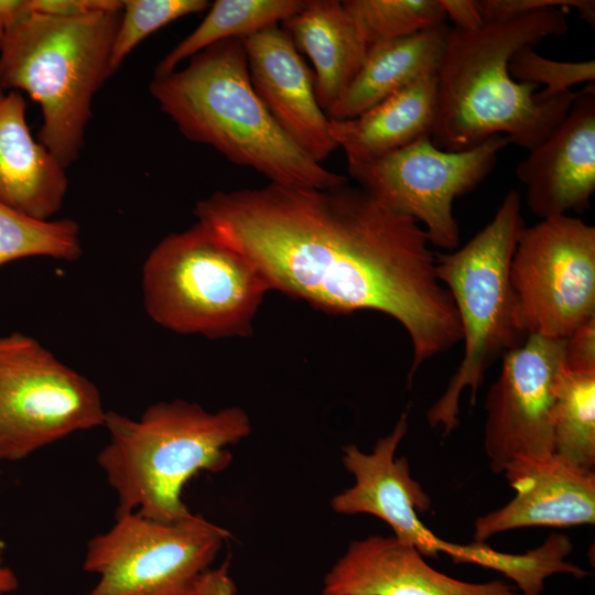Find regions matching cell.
Masks as SVG:
<instances>
[{
  "label": "cell",
  "mask_w": 595,
  "mask_h": 595,
  "mask_svg": "<svg viewBox=\"0 0 595 595\" xmlns=\"http://www.w3.org/2000/svg\"><path fill=\"white\" fill-rule=\"evenodd\" d=\"M251 84L283 131L322 163L338 147L315 95L314 73L291 36L272 25L242 39Z\"/></svg>",
  "instance_id": "15"
},
{
  "label": "cell",
  "mask_w": 595,
  "mask_h": 595,
  "mask_svg": "<svg viewBox=\"0 0 595 595\" xmlns=\"http://www.w3.org/2000/svg\"><path fill=\"white\" fill-rule=\"evenodd\" d=\"M408 432V413L403 412L392 431L379 439L371 453L349 444L342 461L355 484L332 499L335 512L367 513L385 521L393 536L414 547L423 556L436 558L447 541L434 534L419 518L430 510L432 501L410 473L405 456L396 453Z\"/></svg>",
  "instance_id": "13"
},
{
  "label": "cell",
  "mask_w": 595,
  "mask_h": 595,
  "mask_svg": "<svg viewBox=\"0 0 595 595\" xmlns=\"http://www.w3.org/2000/svg\"><path fill=\"white\" fill-rule=\"evenodd\" d=\"M104 426L109 442L97 459L117 495V510L161 522L191 517L184 486L201 472L226 469L232 459L227 447L251 432L238 407L209 412L184 400L151 404L138 420L107 411Z\"/></svg>",
  "instance_id": "4"
},
{
  "label": "cell",
  "mask_w": 595,
  "mask_h": 595,
  "mask_svg": "<svg viewBox=\"0 0 595 595\" xmlns=\"http://www.w3.org/2000/svg\"><path fill=\"white\" fill-rule=\"evenodd\" d=\"M121 11L31 12L3 32L0 89L25 91L40 105L37 141L65 169L78 159L94 96L112 75L110 54Z\"/></svg>",
  "instance_id": "5"
},
{
  "label": "cell",
  "mask_w": 595,
  "mask_h": 595,
  "mask_svg": "<svg viewBox=\"0 0 595 595\" xmlns=\"http://www.w3.org/2000/svg\"><path fill=\"white\" fill-rule=\"evenodd\" d=\"M228 537L194 513L161 522L117 510L113 526L87 543L83 569L98 582L85 595H196Z\"/></svg>",
  "instance_id": "8"
},
{
  "label": "cell",
  "mask_w": 595,
  "mask_h": 595,
  "mask_svg": "<svg viewBox=\"0 0 595 595\" xmlns=\"http://www.w3.org/2000/svg\"><path fill=\"white\" fill-rule=\"evenodd\" d=\"M564 8L530 12L477 30L450 28L436 73V117L432 142L450 152L475 148L501 134L520 148L540 145L564 119L577 91L551 99L538 86L515 80L513 54L567 32Z\"/></svg>",
  "instance_id": "2"
},
{
  "label": "cell",
  "mask_w": 595,
  "mask_h": 595,
  "mask_svg": "<svg viewBox=\"0 0 595 595\" xmlns=\"http://www.w3.org/2000/svg\"><path fill=\"white\" fill-rule=\"evenodd\" d=\"M193 213L246 256L270 290L328 314L372 310L400 323L412 344L409 387L426 360L463 338L424 229L360 187L217 191Z\"/></svg>",
  "instance_id": "1"
},
{
  "label": "cell",
  "mask_w": 595,
  "mask_h": 595,
  "mask_svg": "<svg viewBox=\"0 0 595 595\" xmlns=\"http://www.w3.org/2000/svg\"><path fill=\"white\" fill-rule=\"evenodd\" d=\"M565 339L530 334L506 353L486 403L484 450L490 469L553 454L552 411Z\"/></svg>",
  "instance_id": "12"
},
{
  "label": "cell",
  "mask_w": 595,
  "mask_h": 595,
  "mask_svg": "<svg viewBox=\"0 0 595 595\" xmlns=\"http://www.w3.org/2000/svg\"><path fill=\"white\" fill-rule=\"evenodd\" d=\"M282 24L298 51L311 60L316 99L326 112L358 74L369 46L338 0H307Z\"/></svg>",
  "instance_id": "20"
},
{
  "label": "cell",
  "mask_w": 595,
  "mask_h": 595,
  "mask_svg": "<svg viewBox=\"0 0 595 595\" xmlns=\"http://www.w3.org/2000/svg\"><path fill=\"white\" fill-rule=\"evenodd\" d=\"M574 545L563 533H551L542 544L524 553H507L486 542L459 544L450 542L445 554L456 564H474L501 573L512 581L521 595H541L548 577L566 573L577 580L589 572L566 560Z\"/></svg>",
  "instance_id": "23"
},
{
  "label": "cell",
  "mask_w": 595,
  "mask_h": 595,
  "mask_svg": "<svg viewBox=\"0 0 595 595\" xmlns=\"http://www.w3.org/2000/svg\"><path fill=\"white\" fill-rule=\"evenodd\" d=\"M521 198L509 191L494 218L455 250L435 253V271L450 292L464 340L463 359L443 394L430 407L431 428L450 435L459 424V402L468 389L474 405L485 374L528 337L520 325L510 282V262L524 227Z\"/></svg>",
  "instance_id": "6"
},
{
  "label": "cell",
  "mask_w": 595,
  "mask_h": 595,
  "mask_svg": "<svg viewBox=\"0 0 595 595\" xmlns=\"http://www.w3.org/2000/svg\"><path fill=\"white\" fill-rule=\"evenodd\" d=\"M553 454L595 468V372L562 369L552 411Z\"/></svg>",
  "instance_id": "24"
},
{
  "label": "cell",
  "mask_w": 595,
  "mask_h": 595,
  "mask_svg": "<svg viewBox=\"0 0 595 595\" xmlns=\"http://www.w3.org/2000/svg\"><path fill=\"white\" fill-rule=\"evenodd\" d=\"M322 595H519L502 580L466 582L429 565L394 536L353 541L324 577Z\"/></svg>",
  "instance_id": "17"
},
{
  "label": "cell",
  "mask_w": 595,
  "mask_h": 595,
  "mask_svg": "<svg viewBox=\"0 0 595 595\" xmlns=\"http://www.w3.org/2000/svg\"><path fill=\"white\" fill-rule=\"evenodd\" d=\"M478 3L485 24L550 8H574L589 25L595 24L594 0H480Z\"/></svg>",
  "instance_id": "29"
},
{
  "label": "cell",
  "mask_w": 595,
  "mask_h": 595,
  "mask_svg": "<svg viewBox=\"0 0 595 595\" xmlns=\"http://www.w3.org/2000/svg\"><path fill=\"white\" fill-rule=\"evenodd\" d=\"M509 143L497 134L475 148L450 152L425 137L381 159L350 164L348 172L379 203L423 224L431 245L452 251L461 240L454 201L487 177Z\"/></svg>",
  "instance_id": "11"
},
{
  "label": "cell",
  "mask_w": 595,
  "mask_h": 595,
  "mask_svg": "<svg viewBox=\"0 0 595 595\" xmlns=\"http://www.w3.org/2000/svg\"><path fill=\"white\" fill-rule=\"evenodd\" d=\"M511 77L523 84H531L543 89L537 93L541 100L551 99L571 90L582 83H594L595 61L561 62L547 58L533 47H523L516 52L509 62Z\"/></svg>",
  "instance_id": "28"
},
{
  "label": "cell",
  "mask_w": 595,
  "mask_h": 595,
  "mask_svg": "<svg viewBox=\"0 0 595 595\" xmlns=\"http://www.w3.org/2000/svg\"><path fill=\"white\" fill-rule=\"evenodd\" d=\"M149 89L188 140L270 183L311 188L347 183L300 148L267 110L251 84L242 39L208 46L182 69L154 77Z\"/></svg>",
  "instance_id": "3"
},
{
  "label": "cell",
  "mask_w": 595,
  "mask_h": 595,
  "mask_svg": "<svg viewBox=\"0 0 595 595\" xmlns=\"http://www.w3.org/2000/svg\"><path fill=\"white\" fill-rule=\"evenodd\" d=\"M3 32H4V28L3 25L0 23V46H1V41H2V36H3ZM6 97V94L3 93V90L0 89V104L2 102V100L4 99Z\"/></svg>",
  "instance_id": "36"
},
{
  "label": "cell",
  "mask_w": 595,
  "mask_h": 595,
  "mask_svg": "<svg viewBox=\"0 0 595 595\" xmlns=\"http://www.w3.org/2000/svg\"><path fill=\"white\" fill-rule=\"evenodd\" d=\"M448 31L450 26L445 23L369 46L358 74L325 112L327 118H356L420 78L436 75Z\"/></svg>",
  "instance_id": "21"
},
{
  "label": "cell",
  "mask_w": 595,
  "mask_h": 595,
  "mask_svg": "<svg viewBox=\"0 0 595 595\" xmlns=\"http://www.w3.org/2000/svg\"><path fill=\"white\" fill-rule=\"evenodd\" d=\"M502 474L516 496L475 520L474 542L521 528L594 524V470L552 454L515 462Z\"/></svg>",
  "instance_id": "16"
},
{
  "label": "cell",
  "mask_w": 595,
  "mask_h": 595,
  "mask_svg": "<svg viewBox=\"0 0 595 595\" xmlns=\"http://www.w3.org/2000/svg\"><path fill=\"white\" fill-rule=\"evenodd\" d=\"M18 587V578L14 572L0 565V595L13 592Z\"/></svg>",
  "instance_id": "35"
},
{
  "label": "cell",
  "mask_w": 595,
  "mask_h": 595,
  "mask_svg": "<svg viewBox=\"0 0 595 595\" xmlns=\"http://www.w3.org/2000/svg\"><path fill=\"white\" fill-rule=\"evenodd\" d=\"M307 0H216L202 22L158 64L154 77L165 76L201 51L229 39H245L279 25L306 4Z\"/></svg>",
  "instance_id": "22"
},
{
  "label": "cell",
  "mask_w": 595,
  "mask_h": 595,
  "mask_svg": "<svg viewBox=\"0 0 595 595\" xmlns=\"http://www.w3.org/2000/svg\"><path fill=\"white\" fill-rule=\"evenodd\" d=\"M26 102L10 91L0 104V202L40 219L60 212L68 190L65 167L29 129Z\"/></svg>",
  "instance_id": "18"
},
{
  "label": "cell",
  "mask_w": 595,
  "mask_h": 595,
  "mask_svg": "<svg viewBox=\"0 0 595 595\" xmlns=\"http://www.w3.org/2000/svg\"><path fill=\"white\" fill-rule=\"evenodd\" d=\"M207 0H125L110 54L113 74L144 39L169 23L205 11Z\"/></svg>",
  "instance_id": "27"
},
{
  "label": "cell",
  "mask_w": 595,
  "mask_h": 595,
  "mask_svg": "<svg viewBox=\"0 0 595 595\" xmlns=\"http://www.w3.org/2000/svg\"><path fill=\"white\" fill-rule=\"evenodd\" d=\"M30 13L29 0H0V23L4 30Z\"/></svg>",
  "instance_id": "34"
},
{
  "label": "cell",
  "mask_w": 595,
  "mask_h": 595,
  "mask_svg": "<svg viewBox=\"0 0 595 595\" xmlns=\"http://www.w3.org/2000/svg\"><path fill=\"white\" fill-rule=\"evenodd\" d=\"M228 564L209 570L201 581L197 595H235L236 588L227 572Z\"/></svg>",
  "instance_id": "33"
},
{
  "label": "cell",
  "mask_w": 595,
  "mask_h": 595,
  "mask_svg": "<svg viewBox=\"0 0 595 595\" xmlns=\"http://www.w3.org/2000/svg\"><path fill=\"white\" fill-rule=\"evenodd\" d=\"M82 255L75 220L35 218L0 202V267L28 257L75 262Z\"/></svg>",
  "instance_id": "25"
},
{
  "label": "cell",
  "mask_w": 595,
  "mask_h": 595,
  "mask_svg": "<svg viewBox=\"0 0 595 595\" xmlns=\"http://www.w3.org/2000/svg\"><path fill=\"white\" fill-rule=\"evenodd\" d=\"M509 274L523 331L566 339L595 317V227L569 215L524 226Z\"/></svg>",
  "instance_id": "10"
},
{
  "label": "cell",
  "mask_w": 595,
  "mask_h": 595,
  "mask_svg": "<svg viewBox=\"0 0 595 595\" xmlns=\"http://www.w3.org/2000/svg\"><path fill=\"white\" fill-rule=\"evenodd\" d=\"M446 19L454 23V28L462 30H477L485 25L478 1L475 0H441Z\"/></svg>",
  "instance_id": "32"
},
{
  "label": "cell",
  "mask_w": 595,
  "mask_h": 595,
  "mask_svg": "<svg viewBox=\"0 0 595 595\" xmlns=\"http://www.w3.org/2000/svg\"><path fill=\"white\" fill-rule=\"evenodd\" d=\"M563 367L571 372H595V317L565 339Z\"/></svg>",
  "instance_id": "30"
},
{
  "label": "cell",
  "mask_w": 595,
  "mask_h": 595,
  "mask_svg": "<svg viewBox=\"0 0 595 595\" xmlns=\"http://www.w3.org/2000/svg\"><path fill=\"white\" fill-rule=\"evenodd\" d=\"M269 290L246 256L198 223L165 236L142 267L148 316L177 334L249 336Z\"/></svg>",
  "instance_id": "7"
},
{
  "label": "cell",
  "mask_w": 595,
  "mask_h": 595,
  "mask_svg": "<svg viewBox=\"0 0 595 595\" xmlns=\"http://www.w3.org/2000/svg\"><path fill=\"white\" fill-rule=\"evenodd\" d=\"M436 75L425 76L349 120H331L347 165L368 163L432 134Z\"/></svg>",
  "instance_id": "19"
},
{
  "label": "cell",
  "mask_w": 595,
  "mask_h": 595,
  "mask_svg": "<svg viewBox=\"0 0 595 595\" xmlns=\"http://www.w3.org/2000/svg\"><path fill=\"white\" fill-rule=\"evenodd\" d=\"M97 387L35 338L0 337V459L19 461L105 423Z\"/></svg>",
  "instance_id": "9"
},
{
  "label": "cell",
  "mask_w": 595,
  "mask_h": 595,
  "mask_svg": "<svg viewBox=\"0 0 595 595\" xmlns=\"http://www.w3.org/2000/svg\"><path fill=\"white\" fill-rule=\"evenodd\" d=\"M32 13L52 17H73L96 11H121L118 0H29Z\"/></svg>",
  "instance_id": "31"
},
{
  "label": "cell",
  "mask_w": 595,
  "mask_h": 595,
  "mask_svg": "<svg viewBox=\"0 0 595 595\" xmlns=\"http://www.w3.org/2000/svg\"><path fill=\"white\" fill-rule=\"evenodd\" d=\"M529 152L516 175L536 216L545 219L589 208L595 192L594 83L577 91L564 119Z\"/></svg>",
  "instance_id": "14"
},
{
  "label": "cell",
  "mask_w": 595,
  "mask_h": 595,
  "mask_svg": "<svg viewBox=\"0 0 595 595\" xmlns=\"http://www.w3.org/2000/svg\"><path fill=\"white\" fill-rule=\"evenodd\" d=\"M342 4L368 46L403 39L446 21L441 0H344Z\"/></svg>",
  "instance_id": "26"
}]
</instances>
